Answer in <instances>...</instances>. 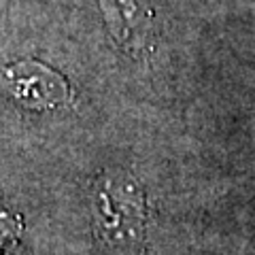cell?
<instances>
[{
	"mask_svg": "<svg viewBox=\"0 0 255 255\" xmlns=\"http://www.w3.org/2000/svg\"><path fill=\"white\" fill-rule=\"evenodd\" d=\"M92 228L107 247L132 249L147 232V204L138 181L109 170L92 187Z\"/></svg>",
	"mask_w": 255,
	"mask_h": 255,
	"instance_id": "6da1fadb",
	"label": "cell"
},
{
	"mask_svg": "<svg viewBox=\"0 0 255 255\" xmlns=\"http://www.w3.org/2000/svg\"><path fill=\"white\" fill-rule=\"evenodd\" d=\"M0 92L26 109L51 111L68 100L70 87L47 64L23 60L0 68Z\"/></svg>",
	"mask_w": 255,
	"mask_h": 255,
	"instance_id": "7a4b0ae2",
	"label": "cell"
},
{
	"mask_svg": "<svg viewBox=\"0 0 255 255\" xmlns=\"http://www.w3.org/2000/svg\"><path fill=\"white\" fill-rule=\"evenodd\" d=\"M98 2L105 13L111 36L119 45L128 47V49L142 45L149 17L138 0H98Z\"/></svg>",
	"mask_w": 255,
	"mask_h": 255,
	"instance_id": "3957f363",
	"label": "cell"
},
{
	"mask_svg": "<svg viewBox=\"0 0 255 255\" xmlns=\"http://www.w3.org/2000/svg\"><path fill=\"white\" fill-rule=\"evenodd\" d=\"M21 232V221L17 215L0 206V255H6V251L17 243V236Z\"/></svg>",
	"mask_w": 255,
	"mask_h": 255,
	"instance_id": "277c9868",
	"label": "cell"
}]
</instances>
